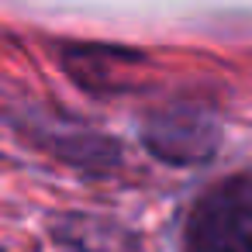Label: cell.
I'll return each instance as SVG.
<instances>
[{
	"instance_id": "7a4b0ae2",
	"label": "cell",
	"mask_w": 252,
	"mask_h": 252,
	"mask_svg": "<svg viewBox=\"0 0 252 252\" xmlns=\"http://www.w3.org/2000/svg\"><path fill=\"white\" fill-rule=\"evenodd\" d=\"M142 142L145 149L173 166H193L207 162L221 145V121L214 107L200 100H169L145 114L142 121Z\"/></svg>"
},
{
	"instance_id": "6da1fadb",
	"label": "cell",
	"mask_w": 252,
	"mask_h": 252,
	"mask_svg": "<svg viewBox=\"0 0 252 252\" xmlns=\"http://www.w3.org/2000/svg\"><path fill=\"white\" fill-rule=\"evenodd\" d=\"M183 252H252V176L235 173L207 187L183 224Z\"/></svg>"
},
{
	"instance_id": "277c9868",
	"label": "cell",
	"mask_w": 252,
	"mask_h": 252,
	"mask_svg": "<svg viewBox=\"0 0 252 252\" xmlns=\"http://www.w3.org/2000/svg\"><path fill=\"white\" fill-rule=\"evenodd\" d=\"M52 231L59 235V242H66L76 252H135L138 249V238L125 224L97 218V214H63L52 224Z\"/></svg>"
},
{
	"instance_id": "3957f363",
	"label": "cell",
	"mask_w": 252,
	"mask_h": 252,
	"mask_svg": "<svg viewBox=\"0 0 252 252\" xmlns=\"http://www.w3.org/2000/svg\"><path fill=\"white\" fill-rule=\"evenodd\" d=\"M63 69L90 94H118L125 87V73L138 63H145L135 49H114V45H66L59 52Z\"/></svg>"
}]
</instances>
